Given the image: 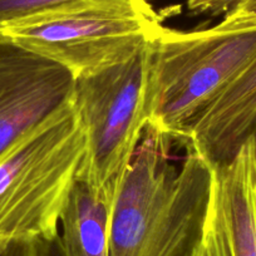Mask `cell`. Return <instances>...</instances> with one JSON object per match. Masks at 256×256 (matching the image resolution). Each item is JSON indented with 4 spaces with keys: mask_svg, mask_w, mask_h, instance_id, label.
Returning a JSON list of instances; mask_svg holds the SVG:
<instances>
[{
    "mask_svg": "<svg viewBox=\"0 0 256 256\" xmlns=\"http://www.w3.org/2000/svg\"><path fill=\"white\" fill-rule=\"evenodd\" d=\"M148 46L127 60L74 80L73 106L86 134L78 181L113 200L148 122Z\"/></svg>",
    "mask_w": 256,
    "mask_h": 256,
    "instance_id": "cell-5",
    "label": "cell"
},
{
    "mask_svg": "<svg viewBox=\"0 0 256 256\" xmlns=\"http://www.w3.org/2000/svg\"><path fill=\"white\" fill-rule=\"evenodd\" d=\"M74 78L59 64L0 38V154L73 100Z\"/></svg>",
    "mask_w": 256,
    "mask_h": 256,
    "instance_id": "cell-6",
    "label": "cell"
},
{
    "mask_svg": "<svg viewBox=\"0 0 256 256\" xmlns=\"http://www.w3.org/2000/svg\"><path fill=\"white\" fill-rule=\"evenodd\" d=\"M241 0H187V8L194 14L220 16L232 10Z\"/></svg>",
    "mask_w": 256,
    "mask_h": 256,
    "instance_id": "cell-11",
    "label": "cell"
},
{
    "mask_svg": "<svg viewBox=\"0 0 256 256\" xmlns=\"http://www.w3.org/2000/svg\"><path fill=\"white\" fill-rule=\"evenodd\" d=\"M84 154L72 100L0 154V245L56 240Z\"/></svg>",
    "mask_w": 256,
    "mask_h": 256,
    "instance_id": "cell-3",
    "label": "cell"
},
{
    "mask_svg": "<svg viewBox=\"0 0 256 256\" xmlns=\"http://www.w3.org/2000/svg\"><path fill=\"white\" fill-rule=\"evenodd\" d=\"M73 2L76 0H0V26Z\"/></svg>",
    "mask_w": 256,
    "mask_h": 256,
    "instance_id": "cell-10",
    "label": "cell"
},
{
    "mask_svg": "<svg viewBox=\"0 0 256 256\" xmlns=\"http://www.w3.org/2000/svg\"><path fill=\"white\" fill-rule=\"evenodd\" d=\"M201 242L208 256H256V152L254 138L214 167Z\"/></svg>",
    "mask_w": 256,
    "mask_h": 256,
    "instance_id": "cell-7",
    "label": "cell"
},
{
    "mask_svg": "<svg viewBox=\"0 0 256 256\" xmlns=\"http://www.w3.org/2000/svg\"><path fill=\"white\" fill-rule=\"evenodd\" d=\"M113 198L77 182L60 218L56 244L63 256H110Z\"/></svg>",
    "mask_w": 256,
    "mask_h": 256,
    "instance_id": "cell-9",
    "label": "cell"
},
{
    "mask_svg": "<svg viewBox=\"0 0 256 256\" xmlns=\"http://www.w3.org/2000/svg\"><path fill=\"white\" fill-rule=\"evenodd\" d=\"M256 132V58L191 126L184 147L212 167L232 158Z\"/></svg>",
    "mask_w": 256,
    "mask_h": 256,
    "instance_id": "cell-8",
    "label": "cell"
},
{
    "mask_svg": "<svg viewBox=\"0 0 256 256\" xmlns=\"http://www.w3.org/2000/svg\"><path fill=\"white\" fill-rule=\"evenodd\" d=\"M43 256H63L62 255L60 250H59L56 240L52 241V242H46V248H44Z\"/></svg>",
    "mask_w": 256,
    "mask_h": 256,
    "instance_id": "cell-14",
    "label": "cell"
},
{
    "mask_svg": "<svg viewBox=\"0 0 256 256\" xmlns=\"http://www.w3.org/2000/svg\"><path fill=\"white\" fill-rule=\"evenodd\" d=\"M256 58V24L226 14L208 29L164 26L148 46L147 126L186 146L190 128Z\"/></svg>",
    "mask_w": 256,
    "mask_h": 256,
    "instance_id": "cell-2",
    "label": "cell"
},
{
    "mask_svg": "<svg viewBox=\"0 0 256 256\" xmlns=\"http://www.w3.org/2000/svg\"><path fill=\"white\" fill-rule=\"evenodd\" d=\"M228 14L241 19V20L256 24V0H241L240 3Z\"/></svg>",
    "mask_w": 256,
    "mask_h": 256,
    "instance_id": "cell-13",
    "label": "cell"
},
{
    "mask_svg": "<svg viewBox=\"0 0 256 256\" xmlns=\"http://www.w3.org/2000/svg\"><path fill=\"white\" fill-rule=\"evenodd\" d=\"M148 0H76L0 26V38L49 59L74 80L127 60L164 30Z\"/></svg>",
    "mask_w": 256,
    "mask_h": 256,
    "instance_id": "cell-4",
    "label": "cell"
},
{
    "mask_svg": "<svg viewBox=\"0 0 256 256\" xmlns=\"http://www.w3.org/2000/svg\"><path fill=\"white\" fill-rule=\"evenodd\" d=\"M174 140L146 126L117 191L110 232V256H191L201 241L214 167L186 147L172 164Z\"/></svg>",
    "mask_w": 256,
    "mask_h": 256,
    "instance_id": "cell-1",
    "label": "cell"
},
{
    "mask_svg": "<svg viewBox=\"0 0 256 256\" xmlns=\"http://www.w3.org/2000/svg\"><path fill=\"white\" fill-rule=\"evenodd\" d=\"M252 138H254V144H255V152H256V132H255V134L252 136Z\"/></svg>",
    "mask_w": 256,
    "mask_h": 256,
    "instance_id": "cell-16",
    "label": "cell"
},
{
    "mask_svg": "<svg viewBox=\"0 0 256 256\" xmlns=\"http://www.w3.org/2000/svg\"><path fill=\"white\" fill-rule=\"evenodd\" d=\"M46 242L49 241L38 240L0 245V256H43Z\"/></svg>",
    "mask_w": 256,
    "mask_h": 256,
    "instance_id": "cell-12",
    "label": "cell"
},
{
    "mask_svg": "<svg viewBox=\"0 0 256 256\" xmlns=\"http://www.w3.org/2000/svg\"><path fill=\"white\" fill-rule=\"evenodd\" d=\"M191 256H208V251H206L205 246H204V244L201 242V241L198 242V248H195V251H194V254H192Z\"/></svg>",
    "mask_w": 256,
    "mask_h": 256,
    "instance_id": "cell-15",
    "label": "cell"
}]
</instances>
